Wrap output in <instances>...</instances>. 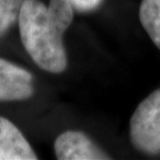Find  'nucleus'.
Here are the masks:
<instances>
[{"mask_svg": "<svg viewBox=\"0 0 160 160\" xmlns=\"http://www.w3.org/2000/svg\"><path fill=\"white\" fill-rule=\"evenodd\" d=\"M129 139L143 154H160V88L145 97L132 114Z\"/></svg>", "mask_w": 160, "mask_h": 160, "instance_id": "f03ea898", "label": "nucleus"}, {"mask_svg": "<svg viewBox=\"0 0 160 160\" xmlns=\"http://www.w3.org/2000/svg\"><path fill=\"white\" fill-rule=\"evenodd\" d=\"M75 8L69 0H24L18 17L19 37L33 63L50 74L68 68L64 33L71 26Z\"/></svg>", "mask_w": 160, "mask_h": 160, "instance_id": "f257e3e1", "label": "nucleus"}, {"mask_svg": "<svg viewBox=\"0 0 160 160\" xmlns=\"http://www.w3.org/2000/svg\"><path fill=\"white\" fill-rule=\"evenodd\" d=\"M139 20L153 44L160 50V0H141Z\"/></svg>", "mask_w": 160, "mask_h": 160, "instance_id": "423d86ee", "label": "nucleus"}, {"mask_svg": "<svg viewBox=\"0 0 160 160\" xmlns=\"http://www.w3.org/2000/svg\"><path fill=\"white\" fill-rule=\"evenodd\" d=\"M69 1L75 8V11L80 13H89L95 11L103 2V0H69Z\"/></svg>", "mask_w": 160, "mask_h": 160, "instance_id": "6e6552de", "label": "nucleus"}, {"mask_svg": "<svg viewBox=\"0 0 160 160\" xmlns=\"http://www.w3.org/2000/svg\"><path fill=\"white\" fill-rule=\"evenodd\" d=\"M33 75L0 57V102L26 101L33 96Z\"/></svg>", "mask_w": 160, "mask_h": 160, "instance_id": "7ed1b4c3", "label": "nucleus"}, {"mask_svg": "<svg viewBox=\"0 0 160 160\" xmlns=\"http://www.w3.org/2000/svg\"><path fill=\"white\" fill-rule=\"evenodd\" d=\"M56 158L59 160H103L110 159L89 135L80 131L61 133L53 143Z\"/></svg>", "mask_w": 160, "mask_h": 160, "instance_id": "20e7f679", "label": "nucleus"}, {"mask_svg": "<svg viewBox=\"0 0 160 160\" xmlns=\"http://www.w3.org/2000/svg\"><path fill=\"white\" fill-rule=\"evenodd\" d=\"M24 0H0V38L18 23L20 7Z\"/></svg>", "mask_w": 160, "mask_h": 160, "instance_id": "0eeeda50", "label": "nucleus"}, {"mask_svg": "<svg viewBox=\"0 0 160 160\" xmlns=\"http://www.w3.org/2000/svg\"><path fill=\"white\" fill-rule=\"evenodd\" d=\"M31 143L12 121L0 116V160H37Z\"/></svg>", "mask_w": 160, "mask_h": 160, "instance_id": "39448f33", "label": "nucleus"}]
</instances>
